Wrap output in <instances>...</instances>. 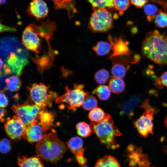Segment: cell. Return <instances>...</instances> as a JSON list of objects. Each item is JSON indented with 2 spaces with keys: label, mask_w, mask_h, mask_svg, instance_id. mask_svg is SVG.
Wrapping results in <instances>:
<instances>
[{
  "label": "cell",
  "mask_w": 167,
  "mask_h": 167,
  "mask_svg": "<svg viewBox=\"0 0 167 167\" xmlns=\"http://www.w3.org/2000/svg\"><path fill=\"white\" fill-rule=\"evenodd\" d=\"M154 84L157 88L162 89L163 88V85L161 82L160 77H157L156 78Z\"/></svg>",
  "instance_id": "74e56055"
},
{
  "label": "cell",
  "mask_w": 167,
  "mask_h": 167,
  "mask_svg": "<svg viewBox=\"0 0 167 167\" xmlns=\"http://www.w3.org/2000/svg\"><path fill=\"white\" fill-rule=\"evenodd\" d=\"M150 0H130L133 5L138 8H141Z\"/></svg>",
  "instance_id": "d590c367"
},
{
  "label": "cell",
  "mask_w": 167,
  "mask_h": 167,
  "mask_svg": "<svg viewBox=\"0 0 167 167\" xmlns=\"http://www.w3.org/2000/svg\"><path fill=\"white\" fill-rule=\"evenodd\" d=\"M82 167H88L87 166H83Z\"/></svg>",
  "instance_id": "ee69618b"
},
{
  "label": "cell",
  "mask_w": 167,
  "mask_h": 167,
  "mask_svg": "<svg viewBox=\"0 0 167 167\" xmlns=\"http://www.w3.org/2000/svg\"><path fill=\"white\" fill-rule=\"evenodd\" d=\"M4 127L6 133L12 139H26L27 127L16 116L8 118Z\"/></svg>",
  "instance_id": "8fae6325"
},
{
  "label": "cell",
  "mask_w": 167,
  "mask_h": 167,
  "mask_svg": "<svg viewBox=\"0 0 167 167\" xmlns=\"http://www.w3.org/2000/svg\"><path fill=\"white\" fill-rule=\"evenodd\" d=\"M26 127V139L30 143L38 142L45 135L46 131L38 121Z\"/></svg>",
  "instance_id": "4fadbf2b"
},
{
  "label": "cell",
  "mask_w": 167,
  "mask_h": 167,
  "mask_svg": "<svg viewBox=\"0 0 167 167\" xmlns=\"http://www.w3.org/2000/svg\"><path fill=\"white\" fill-rule=\"evenodd\" d=\"M39 35L34 24L29 25L23 32L22 44L28 50L39 53L41 46Z\"/></svg>",
  "instance_id": "30bf717a"
},
{
  "label": "cell",
  "mask_w": 167,
  "mask_h": 167,
  "mask_svg": "<svg viewBox=\"0 0 167 167\" xmlns=\"http://www.w3.org/2000/svg\"><path fill=\"white\" fill-rule=\"evenodd\" d=\"M156 25L159 28L167 27V13L159 9L154 19Z\"/></svg>",
  "instance_id": "83f0119b"
},
{
  "label": "cell",
  "mask_w": 167,
  "mask_h": 167,
  "mask_svg": "<svg viewBox=\"0 0 167 167\" xmlns=\"http://www.w3.org/2000/svg\"><path fill=\"white\" fill-rule=\"evenodd\" d=\"M143 10L148 21L151 22L155 19L159 9L154 4L147 3L143 6Z\"/></svg>",
  "instance_id": "484cf974"
},
{
  "label": "cell",
  "mask_w": 167,
  "mask_h": 167,
  "mask_svg": "<svg viewBox=\"0 0 167 167\" xmlns=\"http://www.w3.org/2000/svg\"><path fill=\"white\" fill-rule=\"evenodd\" d=\"M28 89L31 98L41 110L51 106L52 100L57 96L55 93L50 90L48 87L42 83L33 84L28 87Z\"/></svg>",
  "instance_id": "52a82bcc"
},
{
  "label": "cell",
  "mask_w": 167,
  "mask_h": 167,
  "mask_svg": "<svg viewBox=\"0 0 167 167\" xmlns=\"http://www.w3.org/2000/svg\"><path fill=\"white\" fill-rule=\"evenodd\" d=\"M94 167H120L116 158L110 155H106L99 159Z\"/></svg>",
  "instance_id": "ac0fdd59"
},
{
  "label": "cell",
  "mask_w": 167,
  "mask_h": 167,
  "mask_svg": "<svg viewBox=\"0 0 167 167\" xmlns=\"http://www.w3.org/2000/svg\"><path fill=\"white\" fill-rule=\"evenodd\" d=\"M6 0H0V4H5L6 2Z\"/></svg>",
  "instance_id": "7bdbcfd3"
},
{
  "label": "cell",
  "mask_w": 167,
  "mask_h": 167,
  "mask_svg": "<svg viewBox=\"0 0 167 167\" xmlns=\"http://www.w3.org/2000/svg\"><path fill=\"white\" fill-rule=\"evenodd\" d=\"M0 108H5L8 105V101L6 95L3 92H1L0 95Z\"/></svg>",
  "instance_id": "8d00e7d4"
},
{
  "label": "cell",
  "mask_w": 167,
  "mask_h": 167,
  "mask_svg": "<svg viewBox=\"0 0 167 167\" xmlns=\"http://www.w3.org/2000/svg\"><path fill=\"white\" fill-rule=\"evenodd\" d=\"M94 77L97 83L101 84H104L108 80L109 77V74L107 70L102 69L95 73Z\"/></svg>",
  "instance_id": "4dcf8cb0"
},
{
  "label": "cell",
  "mask_w": 167,
  "mask_h": 167,
  "mask_svg": "<svg viewBox=\"0 0 167 167\" xmlns=\"http://www.w3.org/2000/svg\"><path fill=\"white\" fill-rule=\"evenodd\" d=\"M97 54L103 56L109 53L112 49L111 44L105 41H100L94 48Z\"/></svg>",
  "instance_id": "4316f807"
},
{
  "label": "cell",
  "mask_w": 167,
  "mask_h": 167,
  "mask_svg": "<svg viewBox=\"0 0 167 167\" xmlns=\"http://www.w3.org/2000/svg\"><path fill=\"white\" fill-rule=\"evenodd\" d=\"M28 11L37 19L45 18L48 14V9L43 0H33L29 4Z\"/></svg>",
  "instance_id": "9a60e30c"
},
{
  "label": "cell",
  "mask_w": 167,
  "mask_h": 167,
  "mask_svg": "<svg viewBox=\"0 0 167 167\" xmlns=\"http://www.w3.org/2000/svg\"><path fill=\"white\" fill-rule=\"evenodd\" d=\"M94 8H112L114 0H88Z\"/></svg>",
  "instance_id": "f546056e"
},
{
  "label": "cell",
  "mask_w": 167,
  "mask_h": 167,
  "mask_svg": "<svg viewBox=\"0 0 167 167\" xmlns=\"http://www.w3.org/2000/svg\"><path fill=\"white\" fill-rule=\"evenodd\" d=\"M12 109L16 116L26 126L38 121L40 107L36 104L25 101L23 104H17L12 106Z\"/></svg>",
  "instance_id": "9c48e42d"
},
{
  "label": "cell",
  "mask_w": 167,
  "mask_h": 167,
  "mask_svg": "<svg viewBox=\"0 0 167 167\" xmlns=\"http://www.w3.org/2000/svg\"><path fill=\"white\" fill-rule=\"evenodd\" d=\"M13 37L2 39L0 44V76L19 75L28 62V53L23 44Z\"/></svg>",
  "instance_id": "6da1fadb"
},
{
  "label": "cell",
  "mask_w": 167,
  "mask_h": 167,
  "mask_svg": "<svg viewBox=\"0 0 167 167\" xmlns=\"http://www.w3.org/2000/svg\"><path fill=\"white\" fill-rule=\"evenodd\" d=\"M114 6L118 11L122 13L128 8L129 4V0H114Z\"/></svg>",
  "instance_id": "d6a6232c"
},
{
  "label": "cell",
  "mask_w": 167,
  "mask_h": 167,
  "mask_svg": "<svg viewBox=\"0 0 167 167\" xmlns=\"http://www.w3.org/2000/svg\"><path fill=\"white\" fill-rule=\"evenodd\" d=\"M54 121V116L52 113L45 110L41 111L38 116V122L46 132L52 126Z\"/></svg>",
  "instance_id": "e0dca14e"
},
{
  "label": "cell",
  "mask_w": 167,
  "mask_h": 167,
  "mask_svg": "<svg viewBox=\"0 0 167 167\" xmlns=\"http://www.w3.org/2000/svg\"><path fill=\"white\" fill-rule=\"evenodd\" d=\"M127 68L123 63H115L111 69L112 74L114 78L122 79L126 74Z\"/></svg>",
  "instance_id": "cb8c5ba5"
},
{
  "label": "cell",
  "mask_w": 167,
  "mask_h": 167,
  "mask_svg": "<svg viewBox=\"0 0 167 167\" xmlns=\"http://www.w3.org/2000/svg\"><path fill=\"white\" fill-rule=\"evenodd\" d=\"M109 39L112 47L113 53L110 58L120 56H128L131 52L129 50L128 42L125 41L121 38L112 39L110 36Z\"/></svg>",
  "instance_id": "5bb4252c"
},
{
  "label": "cell",
  "mask_w": 167,
  "mask_h": 167,
  "mask_svg": "<svg viewBox=\"0 0 167 167\" xmlns=\"http://www.w3.org/2000/svg\"><path fill=\"white\" fill-rule=\"evenodd\" d=\"M11 148V143L7 139L4 138L0 142V150L1 153L6 154L8 152Z\"/></svg>",
  "instance_id": "836d02e7"
},
{
  "label": "cell",
  "mask_w": 167,
  "mask_h": 167,
  "mask_svg": "<svg viewBox=\"0 0 167 167\" xmlns=\"http://www.w3.org/2000/svg\"><path fill=\"white\" fill-rule=\"evenodd\" d=\"M1 32L3 31H14L15 30V29L13 28L10 27L5 26L3 25H2L1 24L0 25Z\"/></svg>",
  "instance_id": "ab89813d"
},
{
  "label": "cell",
  "mask_w": 167,
  "mask_h": 167,
  "mask_svg": "<svg viewBox=\"0 0 167 167\" xmlns=\"http://www.w3.org/2000/svg\"><path fill=\"white\" fill-rule=\"evenodd\" d=\"M83 84H75L72 89L66 87L65 93L57 98L55 102L65 105L69 109L75 110L82 105L85 97L89 94L84 89Z\"/></svg>",
  "instance_id": "5b68a950"
},
{
  "label": "cell",
  "mask_w": 167,
  "mask_h": 167,
  "mask_svg": "<svg viewBox=\"0 0 167 167\" xmlns=\"http://www.w3.org/2000/svg\"><path fill=\"white\" fill-rule=\"evenodd\" d=\"M106 113L100 108H95L91 110L88 115V118L91 122L96 123L103 120Z\"/></svg>",
  "instance_id": "44dd1931"
},
{
  "label": "cell",
  "mask_w": 167,
  "mask_h": 167,
  "mask_svg": "<svg viewBox=\"0 0 167 167\" xmlns=\"http://www.w3.org/2000/svg\"><path fill=\"white\" fill-rule=\"evenodd\" d=\"M0 121L2 122H3L5 121L4 117L5 113V110L2 108H0Z\"/></svg>",
  "instance_id": "60d3db41"
},
{
  "label": "cell",
  "mask_w": 167,
  "mask_h": 167,
  "mask_svg": "<svg viewBox=\"0 0 167 167\" xmlns=\"http://www.w3.org/2000/svg\"><path fill=\"white\" fill-rule=\"evenodd\" d=\"M56 9H66L70 13L73 7L74 0H53Z\"/></svg>",
  "instance_id": "1f68e13d"
},
{
  "label": "cell",
  "mask_w": 167,
  "mask_h": 167,
  "mask_svg": "<svg viewBox=\"0 0 167 167\" xmlns=\"http://www.w3.org/2000/svg\"><path fill=\"white\" fill-rule=\"evenodd\" d=\"M142 97L140 94H135L120 105V114L131 117L134 114V110L141 102Z\"/></svg>",
  "instance_id": "7c38bea8"
},
{
  "label": "cell",
  "mask_w": 167,
  "mask_h": 167,
  "mask_svg": "<svg viewBox=\"0 0 167 167\" xmlns=\"http://www.w3.org/2000/svg\"><path fill=\"white\" fill-rule=\"evenodd\" d=\"M163 86L167 87V71L164 72L160 77Z\"/></svg>",
  "instance_id": "f35d334b"
},
{
  "label": "cell",
  "mask_w": 167,
  "mask_h": 167,
  "mask_svg": "<svg viewBox=\"0 0 167 167\" xmlns=\"http://www.w3.org/2000/svg\"><path fill=\"white\" fill-rule=\"evenodd\" d=\"M37 155L41 159L52 163L60 160L66 151L64 143L54 133L45 134L36 144Z\"/></svg>",
  "instance_id": "3957f363"
},
{
  "label": "cell",
  "mask_w": 167,
  "mask_h": 167,
  "mask_svg": "<svg viewBox=\"0 0 167 167\" xmlns=\"http://www.w3.org/2000/svg\"><path fill=\"white\" fill-rule=\"evenodd\" d=\"M41 159L37 155L29 158L22 156L18 157V164L20 167H45Z\"/></svg>",
  "instance_id": "2e32d148"
},
{
  "label": "cell",
  "mask_w": 167,
  "mask_h": 167,
  "mask_svg": "<svg viewBox=\"0 0 167 167\" xmlns=\"http://www.w3.org/2000/svg\"><path fill=\"white\" fill-rule=\"evenodd\" d=\"M94 9L89 20L90 28L96 32L109 31L113 27V18L111 13L105 8Z\"/></svg>",
  "instance_id": "ba28073f"
},
{
  "label": "cell",
  "mask_w": 167,
  "mask_h": 167,
  "mask_svg": "<svg viewBox=\"0 0 167 167\" xmlns=\"http://www.w3.org/2000/svg\"><path fill=\"white\" fill-rule=\"evenodd\" d=\"M90 125L92 133H95L101 142L109 148L114 149L116 147L115 138L121 134L118 129L114 125L111 116L106 113L104 119L96 123L90 122Z\"/></svg>",
  "instance_id": "277c9868"
},
{
  "label": "cell",
  "mask_w": 167,
  "mask_h": 167,
  "mask_svg": "<svg viewBox=\"0 0 167 167\" xmlns=\"http://www.w3.org/2000/svg\"><path fill=\"white\" fill-rule=\"evenodd\" d=\"M97 105V101L96 98L89 94L85 97L82 105L83 108L87 110H92Z\"/></svg>",
  "instance_id": "f1b7e54d"
},
{
  "label": "cell",
  "mask_w": 167,
  "mask_h": 167,
  "mask_svg": "<svg viewBox=\"0 0 167 167\" xmlns=\"http://www.w3.org/2000/svg\"><path fill=\"white\" fill-rule=\"evenodd\" d=\"M84 150L80 151L75 155L77 161L79 165L82 166L84 165L87 162V159L84 157Z\"/></svg>",
  "instance_id": "e575fe53"
},
{
  "label": "cell",
  "mask_w": 167,
  "mask_h": 167,
  "mask_svg": "<svg viewBox=\"0 0 167 167\" xmlns=\"http://www.w3.org/2000/svg\"><path fill=\"white\" fill-rule=\"evenodd\" d=\"M124 81L122 79L113 77L109 81V87L113 92L119 94L123 92L125 89Z\"/></svg>",
  "instance_id": "ffe728a7"
},
{
  "label": "cell",
  "mask_w": 167,
  "mask_h": 167,
  "mask_svg": "<svg viewBox=\"0 0 167 167\" xmlns=\"http://www.w3.org/2000/svg\"><path fill=\"white\" fill-rule=\"evenodd\" d=\"M6 88L11 92L18 91L21 86V82L18 75H13L5 79Z\"/></svg>",
  "instance_id": "603a6c76"
},
{
  "label": "cell",
  "mask_w": 167,
  "mask_h": 167,
  "mask_svg": "<svg viewBox=\"0 0 167 167\" xmlns=\"http://www.w3.org/2000/svg\"><path fill=\"white\" fill-rule=\"evenodd\" d=\"M76 128L77 134L82 137H87L92 133L90 125L84 122H81L77 123Z\"/></svg>",
  "instance_id": "d4e9b609"
},
{
  "label": "cell",
  "mask_w": 167,
  "mask_h": 167,
  "mask_svg": "<svg viewBox=\"0 0 167 167\" xmlns=\"http://www.w3.org/2000/svg\"><path fill=\"white\" fill-rule=\"evenodd\" d=\"M92 93L96 94L101 100H107L110 96L111 92L108 86L105 85H100L94 89Z\"/></svg>",
  "instance_id": "7402d4cb"
},
{
  "label": "cell",
  "mask_w": 167,
  "mask_h": 167,
  "mask_svg": "<svg viewBox=\"0 0 167 167\" xmlns=\"http://www.w3.org/2000/svg\"><path fill=\"white\" fill-rule=\"evenodd\" d=\"M164 123L165 127L167 128V113L164 119Z\"/></svg>",
  "instance_id": "b9f144b4"
},
{
  "label": "cell",
  "mask_w": 167,
  "mask_h": 167,
  "mask_svg": "<svg viewBox=\"0 0 167 167\" xmlns=\"http://www.w3.org/2000/svg\"><path fill=\"white\" fill-rule=\"evenodd\" d=\"M66 144L68 148L75 155L79 152L84 150L83 148V140L78 136L72 137L67 142Z\"/></svg>",
  "instance_id": "d6986e66"
},
{
  "label": "cell",
  "mask_w": 167,
  "mask_h": 167,
  "mask_svg": "<svg viewBox=\"0 0 167 167\" xmlns=\"http://www.w3.org/2000/svg\"><path fill=\"white\" fill-rule=\"evenodd\" d=\"M144 57L161 65H167V37L158 31L148 32L141 45Z\"/></svg>",
  "instance_id": "7a4b0ae2"
},
{
  "label": "cell",
  "mask_w": 167,
  "mask_h": 167,
  "mask_svg": "<svg viewBox=\"0 0 167 167\" xmlns=\"http://www.w3.org/2000/svg\"><path fill=\"white\" fill-rule=\"evenodd\" d=\"M149 100L146 99L140 106L144 109V112L139 118L135 120L133 124L139 135L147 137L149 134L153 135V116L158 110L149 105Z\"/></svg>",
  "instance_id": "8992f818"
}]
</instances>
